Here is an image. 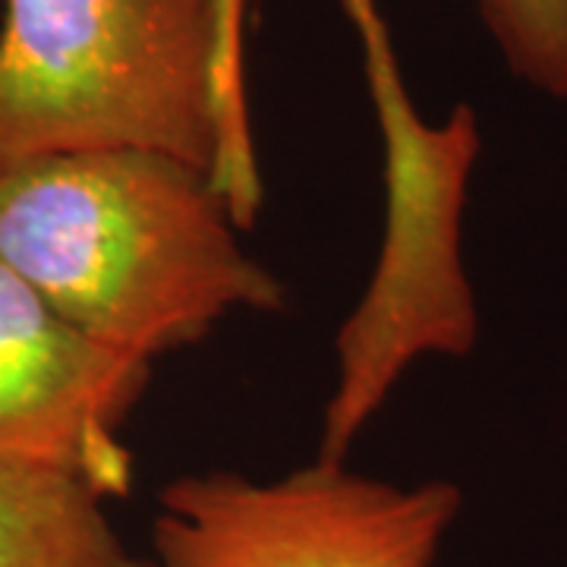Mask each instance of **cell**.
<instances>
[{
	"mask_svg": "<svg viewBox=\"0 0 567 567\" xmlns=\"http://www.w3.org/2000/svg\"><path fill=\"white\" fill-rule=\"evenodd\" d=\"M237 224L221 183L162 152H66L0 174V256L63 322L142 363L230 312L284 309Z\"/></svg>",
	"mask_w": 567,
	"mask_h": 567,
	"instance_id": "6da1fadb",
	"label": "cell"
},
{
	"mask_svg": "<svg viewBox=\"0 0 567 567\" xmlns=\"http://www.w3.org/2000/svg\"><path fill=\"white\" fill-rule=\"evenodd\" d=\"M95 148L193 164L249 221L244 0H3L0 174Z\"/></svg>",
	"mask_w": 567,
	"mask_h": 567,
	"instance_id": "7a4b0ae2",
	"label": "cell"
},
{
	"mask_svg": "<svg viewBox=\"0 0 567 567\" xmlns=\"http://www.w3.org/2000/svg\"><path fill=\"white\" fill-rule=\"evenodd\" d=\"M363 51L385 140L388 234L372 287L338 338V388L319 447L328 464H341L360 425L413 360L461 357L476 341V306L461 265V215L480 155L476 114L461 104L445 123L423 121L391 39L369 41Z\"/></svg>",
	"mask_w": 567,
	"mask_h": 567,
	"instance_id": "3957f363",
	"label": "cell"
},
{
	"mask_svg": "<svg viewBox=\"0 0 567 567\" xmlns=\"http://www.w3.org/2000/svg\"><path fill=\"white\" fill-rule=\"evenodd\" d=\"M461 511L451 483L394 486L316 464L256 483L183 476L158 495L152 567H432Z\"/></svg>",
	"mask_w": 567,
	"mask_h": 567,
	"instance_id": "277c9868",
	"label": "cell"
},
{
	"mask_svg": "<svg viewBox=\"0 0 567 567\" xmlns=\"http://www.w3.org/2000/svg\"><path fill=\"white\" fill-rule=\"evenodd\" d=\"M152 363L111 353L0 256V457L61 466L117 498L133 483L123 423Z\"/></svg>",
	"mask_w": 567,
	"mask_h": 567,
	"instance_id": "5b68a950",
	"label": "cell"
},
{
	"mask_svg": "<svg viewBox=\"0 0 567 567\" xmlns=\"http://www.w3.org/2000/svg\"><path fill=\"white\" fill-rule=\"evenodd\" d=\"M92 483L0 457V567H152L123 546Z\"/></svg>",
	"mask_w": 567,
	"mask_h": 567,
	"instance_id": "8992f818",
	"label": "cell"
},
{
	"mask_svg": "<svg viewBox=\"0 0 567 567\" xmlns=\"http://www.w3.org/2000/svg\"><path fill=\"white\" fill-rule=\"evenodd\" d=\"M517 80L567 102V0H476Z\"/></svg>",
	"mask_w": 567,
	"mask_h": 567,
	"instance_id": "52a82bcc",
	"label": "cell"
},
{
	"mask_svg": "<svg viewBox=\"0 0 567 567\" xmlns=\"http://www.w3.org/2000/svg\"><path fill=\"white\" fill-rule=\"evenodd\" d=\"M347 13H350V20L353 25H360V22H369L379 17V10H375V0H344Z\"/></svg>",
	"mask_w": 567,
	"mask_h": 567,
	"instance_id": "ba28073f",
	"label": "cell"
}]
</instances>
